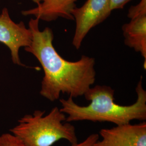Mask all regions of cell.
<instances>
[{
	"label": "cell",
	"mask_w": 146,
	"mask_h": 146,
	"mask_svg": "<svg viewBox=\"0 0 146 146\" xmlns=\"http://www.w3.org/2000/svg\"><path fill=\"white\" fill-rule=\"evenodd\" d=\"M39 22L36 18L29 21L32 38L25 50L36 58L43 69L40 94L51 102L59 99L61 94L73 98L84 96L95 82V58L83 55L76 61L66 60L54 47L52 29L46 27L41 31Z\"/></svg>",
	"instance_id": "6da1fadb"
},
{
	"label": "cell",
	"mask_w": 146,
	"mask_h": 146,
	"mask_svg": "<svg viewBox=\"0 0 146 146\" xmlns=\"http://www.w3.org/2000/svg\"><path fill=\"white\" fill-rule=\"evenodd\" d=\"M131 0H110L111 11L123 9L126 4Z\"/></svg>",
	"instance_id": "8fae6325"
},
{
	"label": "cell",
	"mask_w": 146,
	"mask_h": 146,
	"mask_svg": "<svg viewBox=\"0 0 146 146\" xmlns=\"http://www.w3.org/2000/svg\"><path fill=\"white\" fill-rule=\"evenodd\" d=\"M111 11L110 0H87L81 7L74 8L72 12L76 23L73 46L79 49L89 31L105 21Z\"/></svg>",
	"instance_id": "277c9868"
},
{
	"label": "cell",
	"mask_w": 146,
	"mask_h": 146,
	"mask_svg": "<svg viewBox=\"0 0 146 146\" xmlns=\"http://www.w3.org/2000/svg\"><path fill=\"white\" fill-rule=\"evenodd\" d=\"M46 111L35 110L24 115L10 132L25 146H52L61 139L71 144L78 143L75 128L66 121V115L55 107L48 115Z\"/></svg>",
	"instance_id": "3957f363"
},
{
	"label": "cell",
	"mask_w": 146,
	"mask_h": 146,
	"mask_svg": "<svg viewBox=\"0 0 146 146\" xmlns=\"http://www.w3.org/2000/svg\"><path fill=\"white\" fill-rule=\"evenodd\" d=\"M127 16L131 21L122 27L125 44L141 54L145 60L143 67L146 69V11L128 13Z\"/></svg>",
	"instance_id": "ba28073f"
},
{
	"label": "cell",
	"mask_w": 146,
	"mask_h": 146,
	"mask_svg": "<svg viewBox=\"0 0 146 146\" xmlns=\"http://www.w3.org/2000/svg\"><path fill=\"white\" fill-rule=\"evenodd\" d=\"M32 34L25 23H17L12 20L9 11L4 8L0 14V42L8 47L11 52L13 63L25 67L21 62L19 50L21 47L29 46L31 42Z\"/></svg>",
	"instance_id": "5b68a950"
},
{
	"label": "cell",
	"mask_w": 146,
	"mask_h": 146,
	"mask_svg": "<svg viewBox=\"0 0 146 146\" xmlns=\"http://www.w3.org/2000/svg\"><path fill=\"white\" fill-rule=\"evenodd\" d=\"M36 6L21 11L23 16H34L40 21L52 22L58 18L74 20L72 12L78 0H31Z\"/></svg>",
	"instance_id": "52a82bcc"
},
{
	"label": "cell",
	"mask_w": 146,
	"mask_h": 146,
	"mask_svg": "<svg viewBox=\"0 0 146 146\" xmlns=\"http://www.w3.org/2000/svg\"><path fill=\"white\" fill-rule=\"evenodd\" d=\"M137 100L129 106H121L114 101V90L108 86L90 87L84 96L90 102L87 106L76 104L72 97L60 99V110L67 115L66 122L90 121L109 122L116 125L129 123L133 120H146V91L142 86V76L136 86Z\"/></svg>",
	"instance_id": "7a4b0ae2"
},
{
	"label": "cell",
	"mask_w": 146,
	"mask_h": 146,
	"mask_svg": "<svg viewBox=\"0 0 146 146\" xmlns=\"http://www.w3.org/2000/svg\"><path fill=\"white\" fill-rule=\"evenodd\" d=\"M99 140V135L96 133H93L88 136L84 141L77 143L75 145H71V146H93L94 143Z\"/></svg>",
	"instance_id": "30bf717a"
},
{
	"label": "cell",
	"mask_w": 146,
	"mask_h": 146,
	"mask_svg": "<svg viewBox=\"0 0 146 146\" xmlns=\"http://www.w3.org/2000/svg\"><path fill=\"white\" fill-rule=\"evenodd\" d=\"M99 133L102 139L96 142L93 146H146L145 121L104 128Z\"/></svg>",
	"instance_id": "8992f818"
},
{
	"label": "cell",
	"mask_w": 146,
	"mask_h": 146,
	"mask_svg": "<svg viewBox=\"0 0 146 146\" xmlns=\"http://www.w3.org/2000/svg\"><path fill=\"white\" fill-rule=\"evenodd\" d=\"M0 146H25L12 134L4 133L0 135Z\"/></svg>",
	"instance_id": "9c48e42d"
}]
</instances>
